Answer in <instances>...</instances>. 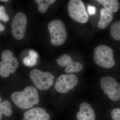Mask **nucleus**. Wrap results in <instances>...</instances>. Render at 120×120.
<instances>
[{"instance_id": "25", "label": "nucleus", "mask_w": 120, "mask_h": 120, "mask_svg": "<svg viewBox=\"0 0 120 120\" xmlns=\"http://www.w3.org/2000/svg\"><path fill=\"white\" fill-rule=\"evenodd\" d=\"M9 1L8 0H0V1H2V2H7Z\"/></svg>"}, {"instance_id": "6", "label": "nucleus", "mask_w": 120, "mask_h": 120, "mask_svg": "<svg viewBox=\"0 0 120 120\" xmlns=\"http://www.w3.org/2000/svg\"><path fill=\"white\" fill-rule=\"evenodd\" d=\"M101 87L105 94L111 101H116L120 99V83L117 82L113 77L105 76L100 80Z\"/></svg>"}, {"instance_id": "8", "label": "nucleus", "mask_w": 120, "mask_h": 120, "mask_svg": "<svg viewBox=\"0 0 120 120\" xmlns=\"http://www.w3.org/2000/svg\"><path fill=\"white\" fill-rule=\"evenodd\" d=\"M78 82V78L74 74H64L58 77L54 88L57 92L65 94L73 90L77 86Z\"/></svg>"}, {"instance_id": "11", "label": "nucleus", "mask_w": 120, "mask_h": 120, "mask_svg": "<svg viewBox=\"0 0 120 120\" xmlns=\"http://www.w3.org/2000/svg\"><path fill=\"white\" fill-rule=\"evenodd\" d=\"M94 110L89 103L82 102L79 107V111L76 114L77 120H96Z\"/></svg>"}, {"instance_id": "15", "label": "nucleus", "mask_w": 120, "mask_h": 120, "mask_svg": "<svg viewBox=\"0 0 120 120\" xmlns=\"http://www.w3.org/2000/svg\"><path fill=\"white\" fill-rule=\"evenodd\" d=\"M57 64L61 67L69 68L71 67L74 62L71 57L68 54H64L60 56L56 60Z\"/></svg>"}, {"instance_id": "9", "label": "nucleus", "mask_w": 120, "mask_h": 120, "mask_svg": "<svg viewBox=\"0 0 120 120\" xmlns=\"http://www.w3.org/2000/svg\"><path fill=\"white\" fill-rule=\"evenodd\" d=\"M27 23V19L24 13L19 12L15 14L11 24L12 34L15 39L20 40L23 38Z\"/></svg>"}, {"instance_id": "24", "label": "nucleus", "mask_w": 120, "mask_h": 120, "mask_svg": "<svg viewBox=\"0 0 120 120\" xmlns=\"http://www.w3.org/2000/svg\"><path fill=\"white\" fill-rule=\"evenodd\" d=\"M5 29V27L0 22V31H3Z\"/></svg>"}, {"instance_id": "26", "label": "nucleus", "mask_w": 120, "mask_h": 120, "mask_svg": "<svg viewBox=\"0 0 120 120\" xmlns=\"http://www.w3.org/2000/svg\"><path fill=\"white\" fill-rule=\"evenodd\" d=\"M1 98L0 96V103H1Z\"/></svg>"}, {"instance_id": "22", "label": "nucleus", "mask_w": 120, "mask_h": 120, "mask_svg": "<svg viewBox=\"0 0 120 120\" xmlns=\"http://www.w3.org/2000/svg\"><path fill=\"white\" fill-rule=\"evenodd\" d=\"M88 13L90 15H94L96 13V9L94 6L88 5Z\"/></svg>"}, {"instance_id": "12", "label": "nucleus", "mask_w": 120, "mask_h": 120, "mask_svg": "<svg viewBox=\"0 0 120 120\" xmlns=\"http://www.w3.org/2000/svg\"><path fill=\"white\" fill-rule=\"evenodd\" d=\"M113 19V13L102 8L101 9V15L98 23V27L100 29H105L111 22Z\"/></svg>"}, {"instance_id": "4", "label": "nucleus", "mask_w": 120, "mask_h": 120, "mask_svg": "<svg viewBox=\"0 0 120 120\" xmlns=\"http://www.w3.org/2000/svg\"><path fill=\"white\" fill-rule=\"evenodd\" d=\"M30 76L35 86L41 90H49L53 84L54 77L49 72H44L34 69L31 71Z\"/></svg>"}, {"instance_id": "14", "label": "nucleus", "mask_w": 120, "mask_h": 120, "mask_svg": "<svg viewBox=\"0 0 120 120\" xmlns=\"http://www.w3.org/2000/svg\"><path fill=\"white\" fill-rule=\"evenodd\" d=\"M11 105L9 101L5 100L0 103V120L2 118V114L9 116L12 113Z\"/></svg>"}, {"instance_id": "23", "label": "nucleus", "mask_w": 120, "mask_h": 120, "mask_svg": "<svg viewBox=\"0 0 120 120\" xmlns=\"http://www.w3.org/2000/svg\"><path fill=\"white\" fill-rule=\"evenodd\" d=\"M29 55L32 56L33 57H34L36 59H37L38 57V53L36 52L33 50H30L29 52Z\"/></svg>"}, {"instance_id": "13", "label": "nucleus", "mask_w": 120, "mask_h": 120, "mask_svg": "<svg viewBox=\"0 0 120 120\" xmlns=\"http://www.w3.org/2000/svg\"><path fill=\"white\" fill-rule=\"evenodd\" d=\"M96 1L100 3L104 8L112 12L117 11L120 8V4L117 0H97Z\"/></svg>"}, {"instance_id": "2", "label": "nucleus", "mask_w": 120, "mask_h": 120, "mask_svg": "<svg viewBox=\"0 0 120 120\" xmlns=\"http://www.w3.org/2000/svg\"><path fill=\"white\" fill-rule=\"evenodd\" d=\"M113 50L109 46L101 45L97 46L94 52V60L98 66L105 68H110L115 64L113 59Z\"/></svg>"}, {"instance_id": "10", "label": "nucleus", "mask_w": 120, "mask_h": 120, "mask_svg": "<svg viewBox=\"0 0 120 120\" xmlns=\"http://www.w3.org/2000/svg\"><path fill=\"white\" fill-rule=\"evenodd\" d=\"M23 120H49L50 116L45 110L35 107L24 112Z\"/></svg>"}, {"instance_id": "19", "label": "nucleus", "mask_w": 120, "mask_h": 120, "mask_svg": "<svg viewBox=\"0 0 120 120\" xmlns=\"http://www.w3.org/2000/svg\"><path fill=\"white\" fill-rule=\"evenodd\" d=\"M37 62V59L29 55L24 58L23 63L26 66L31 67L35 64Z\"/></svg>"}, {"instance_id": "1", "label": "nucleus", "mask_w": 120, "mask_h": 120, "mask_svg": "<svg viewBox=\"0 0 120 120\" xmlns=\"http://www.w3.org/2000/svg\"><path fill=\"white\" fill-rule=\"evenodd\" d=\"M11 98L16 105L22 109L32 108L39 102L38 91L32 86L26 87L22 91L14 92Z\"/></svg>"}, {"instance_id": "20", "label": "nucleus", "mask_w": 120, "mask_h": 120, "mask_svg": "<svg viewBox=\"0 0 120 120\" xmlns=\"http://www.w3.org/2000/svg\"><path fill=\"white\" fill-rule=\"evenodd\" d=\"M9 17L5 11L4 7L0 5V20L6 22L9 20Z\"/></svg>"}, {"instance_id": "3", "label": "nucleus", "mask_w": 120, "mask_h": 120, "mask_svg": "<svg viewBox=\"0 0 120 120\" xmlns=\"http://www.w3.org/2000/svg\"><path fill=\"white\" fill-rule=\"evenodd\" d=\"M48 28L53 45L58 46L64 43L67 33L64 24L61 20L56 19L51 21L48 24Z\"/></svg>"}, {"instance_id": "5", "label": "nucleus", "mask_w": 120, "mask_h": 120, "mask_svg": "<svg viewBox=\"0 0 120 120\" xmlns=\"http://www.w3.org/2000/svg\"><path fill=\"white\" fill-rule=\"evenodd\" d=\"M13 52L6 50L1 54L2 61L0 62V75L3 77H8L10 73L15 71L19 65L18 59L13 57Z\"/></svg>"}, {"instance_id": "17", "label": "nucleus", "mask_w": 120, "mask_h": 120, "mask_svg": "<svg viewBox=\"0 0 120 120\" xmlns=\"http://www.w3.org/2000/svg\"><path fill=\"white\" fill-rule=\"evenodd\" d=\"M35 1L38 4V10L40 12L44 13L45 12L49 6L53 4L56 0H35Z\"/></svg>"}, {"instance_id": "7", "label": "nucleus", "mask_w": 120, "mask_h": 120, "mask_svg": "<svg viewBox=\"0 0 120 120\" xmlns=\"http://www.w3.org/2000/svg\"><path fill=\"white\" fill-rule=\"evenodd\" d=\"M68 9L70 17L76 22L84 23L88 21V13L81 0H71L68 5Z\"/></svg>"}, {"instance_id": "18", "label": "nucleus", "mask_w": 120, "mask_h": 120, "mask_svg": "<svg viewBox=\"0 0 120 120\" xmlns=\"http://www.w3.org/2000/svg\"><path fill=\"white\" fill-rule=\"evenodd\" d=\"M83 68V66L81 63L75 62L71 67L69 68H66L65 69V71L67 73H75L82 71Z\"/></svg>"}, {"instance_id": "21", "label": "nucleus", "mask_w": 120, "mask_h": 120, "mask_svg": "<svg viewBox=\"0 0 120 120\" xmlns=\"http://www.w3.org/2000/svg\"><path fill=\"white\" fill-rule=\"evenodd\" d=\"M111 115L113 120H120V109H114L111 112Z\"/></svg>"}, {"instance_id": "16", "label": "nucleus", "mask_w": 120, "mask_h": 120, "mask_svg": "<svg viewBox=\"0 0 120 120\" xmlns=\"http://www.w3.org/2000/svg\"><path fill=\"white\" fill-rule=\"evenodd\" d=\"M110 35L112 38L117 41H120V20L116 21L110 27Z\"/></svg>"}]
</instances>
